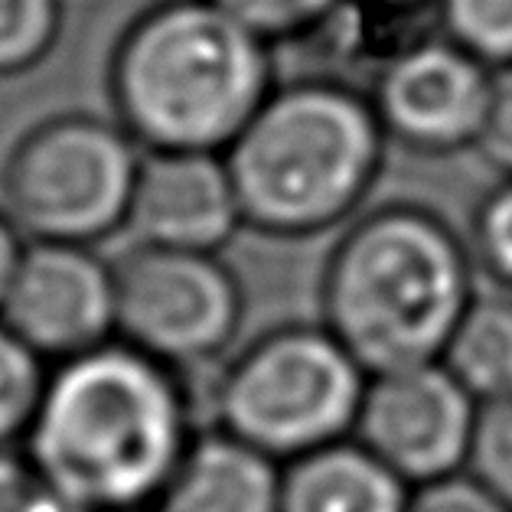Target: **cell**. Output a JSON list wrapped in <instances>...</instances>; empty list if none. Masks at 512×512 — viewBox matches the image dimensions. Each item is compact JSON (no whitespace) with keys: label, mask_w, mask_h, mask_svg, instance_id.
I'll return each instance as SVG.
<instances>
[{"label":"cell","mask_w":512,"mask_h":512,"mask_svg":"<svg viewBox=\"0 0 512 512\" xmlns=\"http://www.w3.org/2000/svg\"><path fill=\"white\" fill-rule=\"evenodd\" d=\"M199 431L183 372L111 340L49 366L23 454L79 512H137L167 490Z\"/></svg>","instance_id":"obj_1"},{"label":"cell","mask_w":512,"mask_h":512,"mask_svg":"<svg viewBox=\"0 0 512 512\" xmlns=\"http://www.w3.org/2000/svg\"><path fill=\"white\" fill-rule=\"evenodd\" d=\"M320 323L369 376L444 356L477 301L470 242L441 212L392 199L349 222L320 271Z\"/></svg>","instance_id":"obj_2"},{"label":"cell","mask_w":512,"mask_h":512,"mask_svg":"<svg viewBox=\"0 0 512 512\" xmlns=\"http://www.w3.org/2000/svg\"><path fill=\"white\" fill-rule=\"evenodd\" d=\"M111 118L144 154H226L274 82V43L212 0H157L108 56Z\"/></svg>","instance_id":"obj_3"},{"label":"cell","mask_w":512,"mask_h":512,"mask_svg":"<svg viewBox=\"0 0 512 512\" xmlns=\"http://www.w3.org/2000/svg\"><path fill=\"white\" fill-rule=\"evenodd\" d=\"M366 89L327 76L274 85L226 157L245 229L304 242L349 226L385 167Z\"/></svg>","instance_id":"obj_4"},{"label":"cell","mask_w":512,"mask_h":512,"mask_svg":"<svg viewBox=\"0 0 512 512\" xmlns=\"http://www.w3.org/2000/svg\"><path fill=\"white\" fill-rule=\"evenodd\" d=\"M369 372L317 320L278 323L226 359L212 382V428L274 464L349 441Z\"/></svg>","instance_id":"obj_5"},{"label":"cell","mask_w":512,"mask_h":512,"mask_svg":"<svg viewBox=\"0 0 512 512\" xmlns=\"http://www.w3.org/2000/svg\"><path fill=\"white\" fill-rule=\"evenodd\" d=\"M144 151L115 118L59 111L30 124L0 164V209L23 242L98 245L124 232Z\"/></svg>","instance_id":"obj_6"},{"label":"cell","mask_w":512,"mask_h":512,"mask_svg":"<svg viewBox=\"0 0 512 512\" xmlns=\"http://www.w3.org/2000/svg\"><path fill=\"white\" fill-rule=\"evenodd\" d=\"M118 274V340L190 376L232 353L245 284L222 255L134 245Z\"/></svg>","instance_id":"obj_7"},{"label":"cell","mask_w":512,"mask_h":512,"mask_svg":"<svg viewBox=\"0 0 512 512\" xmlns=\"http://www.w3.org/2000/svg\"><path fill=\"white\" fill-rule=\"evenodd\" d=\"M480 402L441 359L369 376L353 437L411 490L467 470Z\"/></svg>","instance_id":"obj_8"},{"label":"cell","mask_w":512,"mask_h":512,"mask_svg":"<svg viewBox=\"0 0 512 512\" xmlns=\"http://www.w3.org/2000/svg\"><path fill=\"white\" fill-rule=\"evenodd\" d=\"M0 323L46 366L118 340L115 261L95 245L27 242L0 304Z\"/></svg>","instance_id":"obj_9"},{"label":"cell","mask_w":512,"mask_h":512,"mask_svg":"<svg viewBox=\"0 0 512 512\" xmlns=\"http://www.w3.org/2000/svg\"><path fill=\"white\" fill-rule=\"evenodd\" d=\"M389 147L418 157L477 151L493 95V69L434 33L369 82Z\"/></svg>","instance_id":"obj_10"},{"label":"cell","mask_w":512,"mask_h":512,"mask_svg":"<svg viewBox=\"0 0 512 512\" xmlns=\"http://www.w3.org/2000/svg\"><path fill=\"white\" fill-rule=\"evenodd\" d=\"M245 229L222 154H144L124 232L134 245L222 255Z\"/></svg>","instance_id":"obj_11"},{"label":"cell","mask_w":512,"mask_h":512,"mask_svg":"<svg viewBox=\"0 0 512 512\" xmlns=\"http://www.w3.org/2000/svg\"><path fill=\"white\" fill-rule=\"evenodd\" d=\"M437 30L434 0H333L314 27L287 43L307 59V76L356 85L424 43Z\"/></svg>","instance_id":"obj_12"},{"label":"cell","mask_w":512,"mask_h":512,"mask_svg":"<svg viewBox=\"0 0 512 512\" xmlns=\"http://www.w3.org/2000/svg\"><path fill=\"white\" fill-rule=\"evenodd\" d=\"M281 464L222 431H199L154 512H278Z\"/></svg>","instance_id":"obj_13"},{"label":"cell","mask_w":512,"mask_h":512,"mask_svg":"<svg viewBox=\"0 0 512 512\" xmlns=\"http://www.w3.org/2000/svg\"><path fill=\"white\" fill-rule=\"evenodd\" d=\"M411 486L356 437L281 467L278 512H405Z\"/></svg>","instance_id":"obj_14"},{"label":"cell","mask_w":512,"mask_h":512,"mask_svg":"<svg viewBox=\"0 0 512 512\" xmlns=\"http://www.w3.org/2000/svg\"><path fill=\"white\" fill-rule=\"evenodd\" d=\"M441 362L480 405L512 395V294H477Z\"/></svg>","instance_id":"obj_15"},{"label":"cell","mask_w":512,"mask_h":512,"mask_svg":"<svg viewBox=\"0 0 512 512\" xmlns=\"http://www.w3.org/2000/svg\"><path fill=\"white\" fill-rule=\"evenodd\" d=\"M49 366L0 323V451H14L43 402Z\"/></svg>","instance_id":"obj_16"},{"label":"cell","mask_w":512,"mask_h":512,"mask_svg":"<svg viewBox=\"0 0 512 512\" xmlns=\"http://www.w3.org/2000/svg\"><path fill=\"white\" fill-rule=\"evenodd\" d=\"M66 4L62 0H0V79L33 72L53 53Z\"/></svg>","instance_id":"obj_17"},{"label":"cell","mask_w":512,"mask_h":512,"mask_svg":"<svg viewBox=\"0 0 512 512\" xmlns=\"http://www.w3.org/2000/svg\"><path fill=\"white\" fill-rule=\"evenodd\" d=\"M437 30L483 66H512V0H434Z\"/></svg>","instance_id":"obj_18"},{"label":"cell","mask_w":512,"mask_h":512,"mask_svg":"<svg viewBox=\"0 0 512 512\" xmlns=\"http://www.w3.org/2000/svg\"><path fill=\"white\" fill-rule=\"evenodd\" d=\"M467 242L477 271L512 294V177H503L477 203Z\"/></svg>","instance_id":"obj_19"},{"label":"cell","mask_w":512,"mask_h":512,"mask_svg":"<svg viewBox=\"0 0 512 512\" xmlns=\"http://www.w3.org/2000/svg\"><path fill=\"white\" fill-rule=\"evenodd\" d=\"M467 473L512 509V395L480 405Z\"/></svg>","instance_id":"obj_20"},{"label":"cell","mask_w":512,"mask_h":512,"mask_svg":"<svg viewBox=\"0 0 512 512\" xmlns=\"http://www.w3.org/2000/svg\"><path fill=\"white\" fill-rule=\"evenodd\" d=\"M212 4L265 36L268 43L287 46L314 27L333 0H212Z\"/></svg>","instance_id":"obj_21"},{"label":"cell","mask_w":512,"mask_h":512,"mask_svg":"<svg viewBox=\"0 0 512 512\" xmlns=\"http://www.w3.org/2000/svg\"><path fill=\"white\" fill-rule=\"evenodd\" d=\"M0 512H79L49 483L23 447L0 451Z\"/></svg>","instance_id":"obj_22"},{"label":"cell","mask_w":512,"mask_h":512,"mask_svg":"<svg viewBox=\"0 0 512 512\" xmlns=\"http://www.w3.org/2000/svg\"><path fill=\"white\" fill-rule=\"evenodd\" d=\"M405 512H512V509L464 470L454 473V477L415 486L408 496Z\"/></svg>","instance_id":"obj_23"},{"label":"cell","mask_w":512,"mask_h":512,"mask_svg":"<svg viewBox=\"0 0 512 512\" xmlns=\"http://www.w3.org/2000/svg\"><path fill=\"white\" fill-rule=\"evenodd\" d=\"M477 154L499 177H512V66L493 72V95Z\"/></svg>","instance_id":"obj_24"},{"label":"cell","mask_w":512,"mask_h":512,"mask_svg":"<svg viewBox=\"0 0 512 512\" xmlns=\"http://www.w3.org/2000/svg\"><path fill=\"white\" fill-rule=\"evenodd\" d=\"M23 235L14 229V222L7 219V212L0 209V304H4V294H7V284L14 278V268L20 261L23 252Z\"/></svg>","instance_id":"obj_25"},{"label":"cell","mask_w":512,"mask_h":512,"mask_svg":"<svg viewBox=\"0 0 512 512\" xmlns=\"http://www.w3.org/2000/svg\"><path fill=\"white\" fill-rule=\"evenodd\" d=\"M137 512H154V506H147V509H137Z\"/></svg>","instance_id":"obj_26"}]
</instances>
